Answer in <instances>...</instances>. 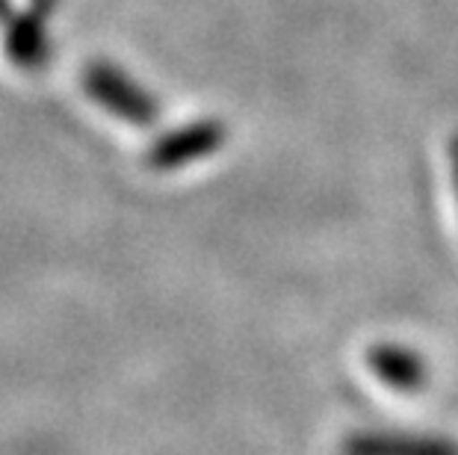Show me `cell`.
<instances>
[{
    "label": "cell",
    "instance_id": "6da1fadb",
    "mask_svg": "<svg viewBox=\"0 0 458 455\" xmlns=\"http://www.w3.org/2000/svg\"><path fill=\"white\" fill-rule=\"evenodd\" d=\"M83 89L95 104L104 106L106 113H113L115 119L133 124V128H148L160 113L154 95L113 63H104V60L92 63L89 69L83 72Z\"/></svg>",
    "mask_w": 458,
    "mask_h": 455
},
{
    "label": "cell",
    "instance_id": "7a4b0ae2",
    "mask_svg": "<svg viewBox=\"0 0 458 455\" xmlns=\"http://www.w3.org/2000/svg\"><path fill=\"white\" fill-rule=\"evenodd\" d=\"M225 139L228 131L219 119H199L192 124H183V128L169 131L165 137L154 142L148 151V166L157 172H174L216 154L225 145Z\"/></svg>",
    "mask_w": 458,
    "mask_h": 455
},
{
    "label": "cell",
    "instance_id": "3957f363",
    "mask_svg": "<svg viewBox=\"0 0 458 455\" xmlns=\"http://www.w3.org/2000/svg\"><path fill=\"white\" fill-rule=\"evenodd\" d=\"M344 455H458V443L437 434L358 432L344 441Z\"/></svg>",
    "mask_w": 458,
    "mask_h": 455
},
{
    "label": "cell",
    "instance_id": "277c9868",
    "mask_svg": "<svg viewBox=\"0 0 458 455\" xmlns=\"http://www.w3.org/2000/svg\"><path fill=\"white\" fill-rule=\"evenodd\" d=\"M369 370L378 375V382L399 393L423 391L428 382V367L420 352L408 350L403 343H378L367 352Z\"/></svg>",
    "mask_w": 458,
    "mask_h": 455
},
{
    "label": "cell",
    "instance_id": "5b68a950",
    "mask_svg": "<svg viewBox=\"0 0 458 455\" xmlns=\"http://www.w3.org/2000/svg\"><path fill=\"white\" fill-rule=\"evenodd\" d=\"M45 24L36 15H21L6 33V54L21 69H33L45 60Z\"/></svg>",
    "mask_w": 458,
    "mask_h": 455
},
{
    "label": "cell",
    "instance_id": "8992f818",
    "mask_svg": "<svg viewBox=\"0 0 458 455\" xmlns=\"http://www.w3.org/2000/svg\"><path fill=\"white\" fill-rule=\"evenodd\" d=\"M450 166H453V190H455V201H458V133L450 142Z\"/></svg>",
    "mask_w": 458,
    "mask_h": 455
},
{
    "label": "cell",
    "instance_id": "52a82bcc",
    "mask_svg": "<svg viewBox=\"0 0 458 455\" xmlns=\"http://www.w3.org/2000/svg\"><path fill=\"white\" fill-rule=\"evenodd\" d=\"M42 4L47 6V0H36V6H42Z\"/></svg>",
    "mask_w": 458,
    "mask_h": 455
}]
</instances>
